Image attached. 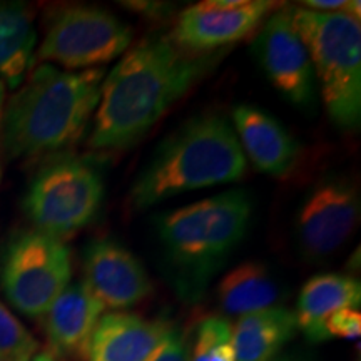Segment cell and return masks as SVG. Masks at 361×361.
I'll list each match as a JSON object with an SVG mask.
<instances>
[{"label": "cell", "instance_id": "obj_1", "mask_svg": "<svg viewBox=\"0 0 361 361\" xmlns=\"http://www.w3.org/2000/svg\"><path fill=\"white\" fill-rule=\"evenodd\" d=\"M223 56L184 51L169 37L144 39L104 78L89 146L99 151L134 146Z\"/></svg>", "mask_w": 361, "mask_h": 361}, {"label": "cell", "instance_id": "obj_2", "mask_svg": "<svg viewBox=\"0 0 361 361\" xmlns=\"http://www.w3.org/2000/svg\"><path fill=\"white\" fill-rule=\"evenodd\" d=\"M102 69L64 71L40 64L0 116V144L8 159L52 154L78 142L96 114Z\"/></svg>", "mask_w": 361, "mask_h": 361}, {"label": "cell", "instance_id": "obj_3", "mask_svg": "<svg viewBox=\"0 0 361 361\" xmlns=\"http://www.w3.org/2000/svg\"><path fill=\"white\" fill-rule=\"evenodd\" d=\"M252 201L245 189L226 191L156 218L166 273L178 295L197 301L245 239Z\"/></svg>", "mask_w": 361, "mask_h": 361}, {"label": "cell", "instance_id": "obj_4", "mask_svg": "<svg viewBox=\"0 0 361 361\" xmlns=\"http://www.w3.org/2000/svg\"><path fill=\"white\" fill-rule=\"evenodd\" d=\"M246 156L224 116L202 114L189 119L156 149L130 189V202L144 211L197 189L245 178Z\"/></svg>", "mask_w": 361, "mask_h": 361}, {"label": "cell", "instance_id": "obj_5", "mask_svg": "<svg viewBox=\"0 0 361 361\" xmlns=\"http://www.w3.org/2000/svg\"><path fill=\"white\" fill-rule=\"evenodd\" d=\"M329 119L343 130L361 123V25L348 13L293 7Z\"/></svg>", "mask_w": 361, "mask_h": 361}, {"label": "cell", "instance_id": "obj_6", "mask_svg": "<svg viewBox=\"0 0 361 361\" xmlns=\"http://www.w3.org/2000/svg\"><path fill=\"white\" fill-rule=\"evenodd\" d=\"M104 180L96 164L78 156H54L30 179L24 213L34 229L64 239L96 218Z\"/></svg>", "mask_w": 361, "mask_h": 361}, {"label": "cell", "instance_id": "obj_7", "mask_svg": "<svg viewBox=\"0 0 361 361\" xmlns=\"http://www.w3.org/2000/svg\"><path fill=\"white\" fill-rule=\"evenodd\" d=\"M72 256L64 239L29 229L16 234L0 261V288L13 308L42 318L71 284Z\"/></svg>", "mask_w": 361, "mask_h": 361}, {"label": "cell", "instance_id": "obj_8", "mask_svg": "<svg viewBox=\"0 0 361 361\" xmlns=\"http://www.w3.org/2000/svg\"><path fill=\"white\" fill-rule=\"evenodd\" d=\"M133 29L97 7H69L57 12L47 27L35 57L64 71H89L124 56Z\"/></svg>", "mask_w": 361, "mask_h": 361}, {"label": "cell", "instance_id": "obj_9", "mask_svg": "<svg viewBox=\"0 0 361 361\" xmlns=\"http://www.w3.org/2000/svg\"><path fill=\"white\" fill-rule=\"evenodd\" d=\"M261 69L273 84L298 107H313L318 84L306 45L293 22V7L276 8L263 22L252 44Z\"/></svg>", "mask_w": 361, "mask_h": 361}, {"label": "cell", "instance_id": "obj_10", "mask_svg": "<svg viewBox=\"0 0 361 361\" xmlns=\"http://www.w3.org/2000/svg\"><path fill=\"white\" fill-rule=\"evenodd\" d=\"M358 189L346 179L323 180L301 204L296 218V239L308 261L335 255L355 233L360 221Z\"/></svg>", "mask_w": 361, "mask_h": 361}, {"label": "cell", "instance_id": "obj_11", "mask_svg": "<svg viewBox=\"0 0 361 361\" xmlns=\"http://www.w3.org/2000/svg\"><path fill=\"white\" fill-rule=\"evenodd\" d=\"M266 0H206L184 8L169 39L189 52H214L246 39L276 11Z\"/></svg>", "mask_w": 361, "mask_h": 361}, {"label": "cell", "instance_id": "obj_12", "mask_svg": "<svg viewBox=\"0 0 361 361\" xmlns=\"http://www.w3.org/2000/svg\"><path fill=\"white\" fill-rule=\"evenodd\" d=\"M84 284L104 310H126L142 303L152 281L141 259L112 238L89 243L82 256Z\"/></svg>", "mask_w": 361, "mask_h": 361}, {"label": "cell", "instance_id": "obj_13", "mask_svg": "<svg viewBox=\"0 0 361 361\" xmlns=\"http://www.w3.org/2000/svg\"><path fill=\"white\" fill-rule=\"evenodd\" d=\"M233 123L239 146L256 169L283 178L295 168L300 144L276 117L261 107L239 104L233 111Z\"/></svg>", "mask_w": 361, "mask_h": 361}, {"label": "cell", "instance_id": "obj_14", "mask_svg": "<svg viewBox=\"0 0 361 361\" xmlns=\"http://www.w3.org/2000/svg\"><path fill=\"white\" fill-rule=\"evenodd\" d=\"M104 306L92 296L82 281L71 283L45 313L44 328L49 353L56 356L85 358L87 346Z\"/></svg>", "mask_w": 361, "mask_h": 361}, {"label": "cell", "instance_id": "obj_15", "mask_svg": "<svg viewBox=\"0 0 361 361\" xmlns=\"http://www.w3.org/2000/svg\"><path fill=\"white\" fill-rule=\"evenodd\" d=\"M171 324L139 314L111 311L102 314L90 336L87 361H144L159 345Z\"/></svg>", "mask_w": 361, "mask_h": 361}, {"label": "cell", "instance_id": "obj_16", "mask_svg": "<svg viewBox=\"0 0 361 361\" xmlns=\"http://www.w3.org/2000/svg\"><path fill=\"white\" fill-rule=\"evenodd\" d=\"M361 301V284L355 276L329 273L318 274L305 283L296 303L298 329L311 343L328 340L324 323L343 308H358Z\"/></svg>", "mask_w": 361, "mask_h": 361}, {"label": "cell", "instance_id": "obj_17", "mask_svg": "<svg viewBox=\"0 0 361 361\" xmlns=\"http://www.w3.org/2000/svg\"><path fill=\"white\" fill-rule=\"evenodd\" d=\"M296 331L295 311L284 306L241 316L233 326L236 361H273Z\"/></svg>", "mask_w": 361, "mask_h": 361}, {"label": "cell", "instance_id": "obj_18", "mask_svg": "<svg viewBox=\"0 0 361 361\" xmlns=\"http://www.w3.org/2000/svg\"><path fill=\"white\" fill-rule=\"evenodd\" d=\"M37 44L32 13L22 2H0V80L19 89L34 62Z\"/></svg>", "mask_w": 361, "mask_h": 361}, {"label": "cell", "instance_id": "obj_19", "mask_svg": "<svg viewBox=\"0 0 361 361\" xmlns=\"http://www.w3.org/2000/svg\"><path fill=\"white\" fill-rule=\"evenodd\" d=\"M281 288L261 261H246L221 279L218 301L226 316L241 318L278 305Z\"/></svg>", "mask_w": 361, "mask_h": 361}, {"label": "cell", "instance_id": "obj_20", "mask_svg": "<svg viewBox=\"0 0 361 361\" xmlns=\"http://www.w3.org/2000/svg\"><path fill=\"white\" fill-rule=\"evenodd\" d=\"M188 361H236L233 326L228 319L209 316L197 324Z\"/></svg>", "mask_w": 361, "mask_h": 361}, {"label": "cell", "instance_id": "obj_21", "mask_svg": "<svg viewBox=\"0 0 361 361\" xmlns=\"http://www.w3.org/2000/svg\"><path fill=\"white\" fill-rule=\"evenodd\" d=\"M37 353V340L6 305L0 303V360L32 361Z\"/></svg>", "mask_w": 361, "mask_h": 361}, {"label": "cell", "instance_id": "obj_22", "mask_svg": "<svg viewBox=\"0 0 361 361\" xmlns=\"http://www.w3.org/2000/svg\"><path fill=\"white\" fill-rule=\"evenodd\" d=\"M328 338L356 340L361 335V314L358 308H343L333 313L324 323Z\"/></svg>", "mask_w": 361, "mask_h": 361}, {"label": "cell", "instance_id": "obj_23", "mask_svg": "<svg viewBox=\"0 0 361 361\" xmlns=\"http://www.w3.org/2000/svg\"><path fill=\"white\" fill-rule=\"evenodd\" d=\"M189 348L188 340L179 328L171 326L159 345L144 361H188Z\"/></svg>", "mask_w": 361, "mask_h": 361}, {"label": "cell", "instance_id": "obj_24", "mask_svg": "<svg viewBox=\"0 0 361 361\" xmlns=\"http://www.w3.org/2000/svg\"><path fill=\"white\" fill-rule=\"evenodd\" d=\"M305 8L316 12H328V13H348L351 17L360 19L361 4L356 0H306L303 2Z\"/></svg>", "mask_w": 361, "mask_h": 361}, {"label": "cell", "instance_id": "obj_25", "mask_svg": "<svg viewBox=\"0 0 361 361\" xmlns=\"http://www.w3.org/2000/svg\"><path fill=\"white\" fill-rule=\"evenodd\" d=\"M124 6L128 7L129 11L142 13V16L147 17H162L168 16V13L173 11L168 4L161 2H124Z\"/></svg>", "mask_w": 361, "mask_h": 361}, {"label": "cell", "instance_id": "obj_26", "mask_svg": "<svg viewBox=\"0 0 361 361\" xmlns=\"http://www.w3.org/2000/svg\"><path fill=\"white\" fill-rule=\"evenodd\" d=\"M32 361H59V358L49 353V351H40V353L34 356Z\"/></svg>", "mask_w": 361, "mask_h": 361}, {"label": "cell", "instance_id": "obj_27", "mask_svg": "<svg viewBox=\"0 0 361 361\" xmlns=\"http://www.w3.org/2000/svg\"><path fill=\"white\" fill-rule=\"evenodd\" d=\"M4 104H6V85H4L2 80H0V116H2Z\"/></svg>", "mask_w": 361, "mask_h": 361}, {"label": "cell", "instance_id": "obj_28", "mask_svg": "<svg viewBox=\"0 0 361 361\" xmlns=\"http://www.w3.org/2000/svg\"><path fill=\"white\" fill-rule=\"evenodd\" d=\"M0 179H2V144H0Z\"/></svg>", "mask_w": 361, "mask_h": 361}, {"label": "cell", "instance_id": "obj_29", "mask_svg": "<svg viewBox=\"0 0 361 361\" xmlns=\"http://www.w3.org/2000/svg\"><path fill=\"white\" fill-rule=\"evenodd\" d=\"M278 361H284V360H278Z\"/></svg>", "mask_w": 361, "mask_h": 361}, {"label": "cell", "instance_id": "obj_30", "mask_svg": "<svg viewBox=\"0 0 361 361\" xmlns=\"http://www.w3.org/2000/svg\"><path fill=\"white\" fill-rule=\"evenodd\" d=\"M0 361H2V360H0Z\"/></svg>", "mask_w": 361, "mask_h": 361}]
</instances>
